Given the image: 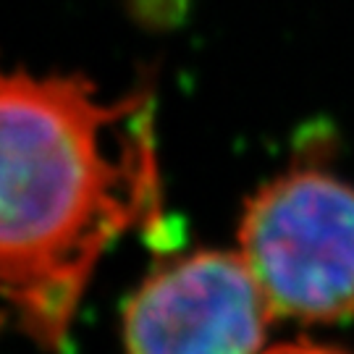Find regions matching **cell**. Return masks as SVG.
Wrapping results in <instances>:
<instances>
[{"label": "cell", "mask_w": 354, "mask_h": 354, "mask_svg": "<svg viewBox=\"0 0 354 354\" xmlns=\"http://www.w3.org/2000/svg\"><path fill=\"white\" fill-rule=\"evenodd\" d=\"M160 192L145 95L0 66V299L32 342L64 346L102 254L160 218Z\"/></svg>", "instance_id": "1"}, {"label": "cell", "mask_w": 354, "mask_h": 354, "mask_svg": "<svg viewBox=\"0 0 354 354\" xmlns=\"http://www.w3.org/2000/svg\"><path fill=\"white\" fill-rule=\"evenodd\" d=\"M239 257L273 317H354V187L320 168L273 178L244 207Z\"/></svg>", "instance_id": "2"}, {"label": "cell", "mask_w": 354, "mask_h": 354, "mask_svg": "<svg viewBox=\"0 0 354 354\" xmlns=\"http://www.w3.org/2000/svg\"><path fill=\"white\" fill-rule=\"evenodd\" d=\"M273 313L239 252H197L142 283L124 313L129 354H263Z\"/></svg>", "instance_id": "3"}, {"label": "cell", "mask_w": 354, "mask_h": 354, "mask_svg": "<svg viewBox=\"0 0 354 354\" xmlns=\"http://www.w3.org/2000/svg\"><path fill=\"white\" fill-rule=\"evenodd\" d=\"M263 354H352V352L336 349V346H326V344L291 342V344H279V346H268Z\"/></svg>", "instance_id": "4"}]
</instances>
